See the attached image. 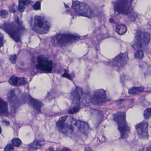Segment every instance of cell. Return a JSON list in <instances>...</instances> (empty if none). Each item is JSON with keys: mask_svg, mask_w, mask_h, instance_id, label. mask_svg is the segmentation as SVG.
Instances as JSON below:
<instances>
[{"mask_svg": "<svg viewBox=\"0 0 151 151\" xmlns=\"http://www.w3.org/2000/svg\"><path fill=\"white\" fill-rule=\"evenodd\" d=\"M80 39V37L71 34H58L52 38V43L57 47H66L76 43Z\"/></svg>", "mask_w": 151, "mask_h": 151, "instance_id": "4", "label": "cell"}, {"mask_svg": "<svg viewBox=\"0 0 151 151\" xmlns=\"http://www.w3.org/2000/svg\"><path fill=\"white\" fill-rule=\"evenodd\" d=\"M144 116L146 119H149L151 117V108H148L145 110L144 113Z\"/></svg>", "mask_w": 151, "mask_h": 151, "instance_id": "22", "label": "cell"}, {"mask_svg": "<svg viewBox=\"0 0 151 151\" xmlns=\"http://www.w3.org/2000/svg\"><path fill=\"white\" fill-rule=\"evenodd\" d=\"M60 151H71V149L67 148H63Z\"/></svg>", "mask_w": 151, "mask_h": 151, "instance_id": "33", "label": "cell"}, {"mask_svg": "<svg viewBox=\"0 0 151 151\" xmlns=\"http://www.w3.org/2000/svg\"><path fill=\"white\" fill-rule=\"evenodd\" d=\"M9 82L13 86H22L27 83V80L25 77H17L14 75L9 80Z\"/></svg>", "mask_w": 151, "mask_h": 151, "instance_id": "14", "label": "cell"}, {"mask_svg": "<svg viewBox=\"0 0 151 151\" xmlns=\"http://www.w3.org/2000/svg\"><path fill=\"white\" fill-rule=\"evenodd\" d=\"M84 151H93V149L92 148H90L89 147H87L85 148V149Z\"/></svg>", "mask_w": 151, "mask_h": 151, "instance_id": "34", "label": "cell"}, {"mask_svg": "<svg viewBox=\"0 0 151 151\" xmlns=\"http://www.w3.org/2000/svg\"><path fill=\"white\" fill-rule=\"evenodd\" d=\"M17 56L15 54L12 55L10 56V58H9V60H10V62L12 63L13 64L15 63H16V60H17Z\"/></svg>", "mask_w": 151, "mask_h": 151, "instance_id": "27", "label": "cell"}, {"mask_svg": "<svg viewBox=\"0 0 151 151\" xmlns=\"http://www.w3.org/2000/svg\"><path fill=\"white\" fill-rule=\"evenodd\" d=\"M106 101V92L103 89H98L94 91L91 99V102L94 105L102 104Z\"/></svg>", "mask_w": 151, "mask_h": 151, "instance_id": "9", "label": "cell"}, {"mask_svg": "<svg viewBox=\"0 0 151 151\" xmlns=\"http://www.w3.org/2000/svg\"><path fill=\"white\" fill-rule=\"evenodd\" d=\"M72 8L79 16L88 18L92 17L94 13L88 4L78 1H73Z\"/></svg>", "mask_w": 151, "mask_h": 151, "instance_id": "6", "label": "cell"}, {"mask_svg": "<svg viewBox=\"0 0 151 151\" xmlns=\"http://www.w3.org/2000/svg\"><path fill=\"white\" fill-rule=\"evenodd\" d=\"M32 29L36 33L45 34L49 32L51 27L49 22L43 16L37 15L31 20Z\"/></svg>", "mask_w": 151, "mask_h": 151, "instance_id": "2", "label": "cell"}, {"mask_svg": "<svg viewBox=\"0 0 151 151\" xmlns=\"http://www.w3.org/2000/svg\"><path fill=\"white\" fill-rule=\"evenodd\" d=\"M140 151H151V146L143 148Z\"/></svg>", "mask_w": 151, "mask_h": 151, "instance_id": "30", "label": "cell"}, {"mask_svg": "<svg viewBox=\"0 0 151 151\" xmlns=\"http://www.w3.org/2000/svg\"><path fill=\"white\" fill-rule=\"evenodd\" d=\"M150 41V36L148 32L142 31H137L133 43L135 49L142 50L146 48Z\"/></svg>", "mask_w": 151, "mask_h": 151, "instance_id": "5", "label": "cell"}, {"mask_svg": "<svg viewBox=\"0 0 151 151\" xmlns=\"http://www.w3.org/2000/svg\"><path fill=\"white\" fill-rule=\"evenodd\" d=\"M136 129L139 138L141 139H148V124L145 121L141 122L136 126Z\"/></svg>", "mask_w": 151, "mask_h": 151, "instance_id": "12", "label": "cell"}, {"mask_svg": "<svg viewBox=\"0 0 151 151\" xmlns=\"http://www.w3.org/2000/svg\"><path fill=\"white\" fill-rule=\"evenodd\" d=\"M84 95V91L80 87H77L74 89L71 94V100L73 104L76 106H79Z\"/></svg>", "mask_w": 151, "mask_h": 151, "instance_id": "13", "label": "cell"}, {"mask_svg": "<svg viewBox=\"0 0 151 151\" xmlns=\"http://www.w3.org/2000/svg\"><path fill=\"white\" fill-rule=\"evenodd\" d=\"M26 98V100H27L30 105L36 111L39 112H41V108L43 106L42 102L39 101L37 100L34 99L33 97L28 95H27Z\"/></svg>", "mask_w": 151, "mask_h": 151, "instance_id": "15", "label": "cell"}, {"mask_svg": "<svg viewBox=\"0 0 151 151\" xmlns=\"http://www.w3.org/2000/svg\"><path fill=\"white\" fill-rule=\"evenodd\" d=\"M33 2V1L30 0H19V5L18 8V11L21 13L23 12L25 10V6L29 5Z\"/></svg>", "mask_w": 151, "mask_h": 151, "instance_id": "18", "label": "cell"}, {"mask_svg": "<svg viewBox=\"0 0 151 151\" xmlns=\"http://www.w3.org/2000/svg\"><path fill=\"white\" fill-rule=\"evenodd\" d=\"M132 0H117L114 3L115 12L122 15H128L131 12Z\"/></svg>", "mask_w": 151, "mask_h": 151, "instance_id": "7", "label": "cell"}, {"mask_svg": "<svg viewBox=\"0 0 151 151\" xmlns=\"http://www.w3.org/2000/svg\"><path fill=\"white\" fill-rule=\"evenodd\" d=\"M63 76L64 77H66V78H68V79H70L71 80V76H70V75H69L68 73L67 72H65V73H64L63 75Z\"/></svg>", "mask_w": 151, "mask_h": 151, "instance_id": "31", "label": "cell"}, {"mask_svg": "<svg viewBox=\"0 0 151 151\" xmlns=\"http://www.w3.org/2000/svg\"><path fill=\"white\" fill-rule=\"evenodd\" d=\"M144 88L143 87H133L129 89V93L130 95H134L142 92L144 91Z\"/></svg>", "mask_w": 151, "mask_h": 151, "instance_id": "19", "label": "cell"}, {"mask_svg": "<svg viewBox=\"0 0 151 151\" xmlns=\"http://www.w3.org/2000/svg\"><path fill=\"white\" fill-rule=\"evenodd\" d=\"M9 10H10V12L12 13H15L16 12V10L15 9V5L13 4V6H10V8H9Z\"/></svg>", "mask_w": 151, "mask_h": 151, "instance_id": "29", "label": "cell"}, {"mask_svg": "<svg viewBox=\"0 0 151 151\" xmlns=\"http://www.w3.org/2000/svg\"><path fill=\"white\" fill-rule=\"evenodd\" d=\"M144 55L142 50H137V51L136 52L135 55V58L136 59H141L144 58Z\"/></svg>", "mask_w": 151, "mask_h": 151, "instance_id": "21", "label": "cell"}, {"mask_svg": "<svg viewBox=\"0 0 151 151\" xmlns=\"http://www.w3.org/2000/svg\"><path fill=\"white\" fill-rule=\"evenodd\" d=\"M45 144L44 140H35L29 146V149L30 151H34L40 149Z\"/></svg>", "mask_w": 151, "mask_h": 151, "instance_id": "16", "label": "cell"}, {"mask_svg": "<svg viewBox=\"0 0 151 151\" xmlns=\"http://www.w3.org/2000/svg\"><path fill=\"white\" fill-rule=\"evenodd\" d=\"M0 39H1V47H2L3 45V42H4V37L2 34H1Z\"/></svg>", "mask_w": 151, "mask_h": 151, "instance_id": "32", "label": "cell"}, {"mask_svg": "<svg viewBox=\"0 0 151 151\" xmlns=\"http://www.w3.org/2000/svg\"><path fill=\"white\" fill-rule=\"evenodd\" d=\"M114 120L118 124V129L123 139L127 138L130 134V128L127 123L125 112H118L114 115Z\"/></svg>", "mask_w": 151, "mask_h": 151, "instance_id": "3", "label": "cell"}, {"mask_svg": "<svg viewBox=\"0 0 151 151\" xmlns=\"http://www.w3.org/2000/svg\"><path fill=\"white\" fill-rule=\"evenodd\" d=\"M3 1H6V0H3Z\"/></svg>", "mask_w": 151, "mask_h": 151, "instance_id": "36", "label": "cell"}, {"mask_svg": "<svg viewBox=\"0 0 151 151\" xmlns=\"http://www.w3.org/2000/svg\"><path fill=\"white\" fill-rule=\"evenodd\" d=\"M14 145L12 144H9L5 147L4 151H12L14 149Z\"/></svg>", "mask_w": 151, "mask_h": 151, "instance_id": "26", "label": "cell"}, {"mask_svg": "<svg viewBox=\"0 0 151 151\" xmlns=\"http://www.w3.org/2000/svg\"><path fill=\"white\" fill-rule=\"evenodd\" d=\"M8 98L10 103L11 112L13 113H15L18 107L21 104V98L18 97L14 89L11 91L9 93Z\"/></svg>", "mask_w": 151, "mask_h": 151, "instance_id": "11", "label": "cell"}, {"mask_svg": "<svg viewBox=\"0 0 151 151\" xmlns=\"http://www.w3.org/2000/svg\"><path fill=\"white\" fill-rule=\"evenodd\" d=\"M3 122H4L5 125H7V126H9V122L8 121H3Z\"/></svg>", "mask_w": 151, "mask_h": 151, "instance_id": "35", "label": "cell"}, {"mask_svg": "<svg viewBox=\"0 0 151 151\" xmlns=\"http://www.w3.org/2000/svg\"><path fill=\"white\" fill-rule=\"evenodd\" d=\"M1 28L16 42L21 41V37L25 31V28L17 16L15 17V21L5 23L1 25Z\"/></svg>", "mask_w": 151, "mask_h": 151, "instance_id": "1", "label": "cell"}, {"mask_svg": "<svg viewBox=\"0 0 151 151\" xmlns=\"http://www.w3.org/2000/svg\"><path fill=\"white\" fill-rule=\"evenodd\" d=\"M33 9L35 10H40L41 9V3L40 1H37L33 5Z\"/></svg>", "mask_w": 151, "mask_h": 151, "instance_id": "25", "label": "cell"}, {"mask_svg": "<svg viewBox=\"0 0 151 151\" xmlns=\"http://www.w3.org/2000/svg\"><path fill=\"white\" fill-rule=\"evenodd\" d=\"M128 60L129 57L127 52L121 53L112 60L111 64L115 68L121 69L125 67Z\"/></svg>", "mask_w": 151, "mask_h": 151, "instance_id": "10", "label": "cell"}, {"mask_svg": "<svg viewBox=\"0 0 151 151\" xmlns=\"http://www.w3.org/2000/svg\"><path fill=\"white\" fill-rule=\"evenodd\" d=\"M0 113L1 115L6 116L8 114V103L3 100L2 98L1 99L0 102Z\"/></svg>", "mask_w": 151, "mask_h": 151, "instance_id": "17", "label": "cell"}, {"mask_svg": "<svg viewBox=\"0 0 151 151\" xmlns=\"http://www.w3.org/2000/svg\"><path fill=\"white\" fill-rule=\"evenodd\" d=\"M12 144L14 146L17 147L21 146L22 144V142L21 140L18 138L14 139L12 141Z\"/></svg>", "mask_w": 151, "mask_h": 151, "instance_id": "23", "label": "cell"}, {"mask_svg": "<svg viewBox=\"0 0 151 151\" xmlns=\"http://www.w3.org/2000/svg\"><path fill=\"white\" fill-rule=\"evenodd\" d=\"M127 31V27L124 25H120L116 28V32L119 35H122L126 33Z\"/></svg>", "mask_w": 151, "mask_h": 151, "instance_id": "20", "label": "cell"}, {"mask_svg": "<svg viewBox=\"0 0 151 151\" xmlns=\"http://www.w3.org/2000/svg\"><path fill=\"white\" fill-rule=\"evenodd\" d=\"M37 69L45 73H50L53 69V63L43 56H39L37 58V64L36 67Z\"/></svg>", "mask_w": 151, "mask_h": 151, "instance_id": "8", "label": "cell"}, {"mask_svg": "<svg viewBox=\"0 0 151 151\" xmlns=\"http://www.w3.org/2000/svg\"><path fill=\"white\" fill-rule=\"evenodd\" d=\"M1 16L3 18H6L8 16V13L5 10H1Z\"/></svg>", "mask_w": 151, "mask_h": 151, "instance_id": "28", "label": "cell"}, {"mask_svg": "<svg viewBox=\"0 0 151 151\" xmlns=\"http://www.w3.org/2000/svg\"><path fill=\"white\" fill-rule=\"evenodd\" d=\"M80 108L79 106H75V107H73V108L71 109L69 111V114H75V113L78 112L79 110H80Z\"/></svg>", "mask_w": 151, "mask_h": 151, "instance_id": "24", "label": "cell"}]
</instances>
